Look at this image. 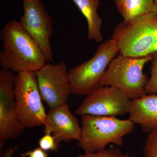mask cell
Segmentation results:
<instances>
[{
  "label": "cell",
  "mask_w": 157,
  "mask_h": 157,
  "mask_svg": "<svg viewBox=\"0 0 157 157\" xmlns=\"http://www.w3.org/2000/svg\"><path fill=\"white\" fill-rule=\"evenodd\" d=\"M0 67L17 73L36 72L48 63L45 55L19 21L12 20L1 31Z\"/></svg>",
  "instance_id": "obj_1"
},
{
  "label": "cell",
  "mask_w": 157,
  "mask_h": 157,
  "mask_svg": "<svg viewBox=\"0 0 157 157\" xmlns=\"http://www.w3.org/2000/svg\"><path fill=\"white\" fill-rule=\"evenodd\" d=\"M119 54L124 56L140 58L157 51V12L131 21H123L113 30Z\"/></svg>",
  "instance_id": "obj_2"
},
{
  "label": "cell",
  "mask_w": 157,
  "mask_h": 157,
  "mask_svg": "<svg viewBox=\"0 0 157 157\" xmlns=\"http://www.w3.org/2000/svg\"><path fill=\"white\" fill-rule=\"evenodd\" d=\"M81 121V138L77 146L84 153L94 152L110 143L121 147L124 136L135 128L130 119L124 120L113 116L85 115Z\"/></svg>",
  "instance_id": "obj_3"
},
{
  "label": "cell",
  "mask_w": 157,
  "mask_h": 157,
  "mask_svg": "<svg viewBox=\"0 0 157 157\" xmlns=\"http://www.w3.org/2000/svg\"><path fill=\"white\" fill-rule=\"evenodd\" d=\"M153 58V54L132 58L119 54L109 63L99 86L117 88L131 100L142 98L147 94L145 87L148 81L146 74L144 73V67Z\"/></svg>",
  "instance_id": "obj_4"
},
{
  "label": "cell",
  "mask_w": 157,
  "mask_h": 157,
  "mask_svg": "<svg viewBox=\"0 0 157 157\" xmlns=\"http://www.w3.org/2000/svg\"><path fill=\"white\" fill-rule=\"evenodd\" d=\"M15 111L25 128L44 126L47 113L42 102L36 72L17 73L15 76Z\"/></svg>",
  "instance_id": "obj_5"
},
{
  "label": "cell",
  "mask_w": 157,
  "mask_h": 157,
  "mask_svg": "<svg viewBox=\"0 0 157 157\" xmlns=\"http://www.w3.org/2000/svg\"><path fill=\"white\" fill-rule=\"evenodd\" d=\"M119 53L114 39L106 40L88 60L69 71L72 94L86 95L99 85L109 63Z\"/></svg>",
  "instance_id": "obj_6"
},
{
  "label": "cell",
  "mask_w": 157,
  "mask_h": 157,
  "mask_svg": "<svg viewBox=\"0 0 157 157\" xmlns=\"http://www.w3.org/2000/svg\"><path fill=\"white\" fill-rule=\"evenodd\" d=\"M86 96L75 110L76 115L115 117L130 111L131 99L117 88L99 85Z\"/></svg>",
  "instance_id": "obj_7"
},
{
  "label": "cell",
  "mask_w": 157,
  "mask_h": 157,
  "mask_svg": "<svg viewBox=\"0 0 157 157\" xmlns=\"http://www.w3.org/2000/svg\"><path fill=\"white\" fill-rule=\"evenodd\" d=\"M13 71L0 70V155H4L6 140H14L22 135L25 128L20 122L15 111Z\"/></svg>",
  "instance_id": "obj_8"
},
{
  "label": "cell",
  "mask_w": 157,
  "mask_h": 157,
  "mask_svg": "<svg viewBox=\"0 0 157 157\" xmlns=\"http://www.w3.org/2000/svg\"><path fill=\"white\" fill-rule=\"evenodd\" d=\"M24 13L19 22L37 43L48 61L53 62L50 39L53 34L51 15L46 11L41 0H31L23 3Z\"/></svg>",
  "instance_id": "obj_9"
},
{
  "label": "cell",
  "mask_w": 157,
  "mask_h": 157,
  "mask_svg": "<svg viewBox=\"0 0 157 157\" xmlns=\"http://www.w3.org/2000/svg\"><path fill=\"white\" fill-rule=\"evenodd\" d=\"M36 73L42 99L50 109L67 103L72 91L64 62L55 65L47 63Z\"/></svg>",
  "instance_id": "obj_10"
},
{
  "label": "cell",
  "mask_w": 157,
  "mask_h": 157,
  "mask_svg": "<svg viewBox=\"0 0 157 157\" xmlns=\"http://www.w3.org/2000/svg\"><path fill=\"white\" fill-rule=\"evenodd\" d=\"M44 126V134H52L59 147L63 141L76 140L78 142L81 138V127L77 118L71 112L67 103L49 109Z\"/></svg>",
  "instance_id": "obj_11"
},
{
  "label": "cell",
  "mask_w": 157,
  "mask_h": 157,
  "mask_svg": "<svg viewBox=\"0 0 157 157\" xmlns=\"http://www.w3.org/2000/svg\"><path fill=\"white\" fill-rule=\"evenodd\" d=\"M129 119L148 133L157 127V95L147 94L131 100Z\"/></svg>",
  "instance_id": "obj_12"
},
{
  "label": "cell",
  "mask_w": 157,
  "mask_h": 157,
  "mask_svg": "<svg viewBox=\"0 0 157 157\" xmlns=\"http://www.w3.org/2000/svg\"><path fill=\"white\" fill-rule=\"evenodd\" d=\"M84 15L88 25V39L98 42L103 40L102 20L98 13L99 0H71Z\"/></svg>",
  "instance_id": "obj_13"
},
{
  "label": "cell",
  "mask_w": 157,
  "mask_h": 157,
  "mask_svg": "<svg viewBox=\"0 0 157 157\" xmlns=\"http://www.w3.org/2000/svg\"><path fill=\"white\" fill-rule=\"evenodd\" d=\"M123 21H131L147 14L157 12L154 0H113Z\"/></svg>",
  "instance_id": "obj_14"
},
{
  "label": "cell",
  "mask_w": 157,
  "mask_h": 157,
  "mask_svg": "<svg viewBox=\"0 0 157 157\" xmlns=\"http://www.w3.org/2000/svg\"><path fill=\"white\" fill-rule=\"evenodd\" d=\"M143 153L144 157H157V127L147 135Z\"/></svg>",
  "instance_id": "obj_15"
},
{
  "label": "cell",
  "mask_w": 157,
  "mask_h": 157,
  "mask_svg": "<svg viewBox=\"0 0 157 157\" xmlns=\"http://www.w3.org/2000/svg\"><path fill=\"white\" fill-rule=\"evenodd\" d=\"M76 157H130V155L124 154L119 149L113 147L102 149L94 152L79 154Z\"/></svg>",
  "instance_id": "obj_16"
},
{
  "label": "cell",
  "mask_w": 157,
  "mask_h": 157,
  "mask_svg": "<svg viewBox=\"0 0 157 157\" xmlns=\"http://www.w3.org/2000/svg\"><path fill=\"white\" fill-rule=\"evenodd\" d=\"M153 56L150 68L151 76L145 86V90L147 94L157 95V51Z\"/></svg>",
  "instance_id": "obj_17"
},
{
  "label": "cell",
  "mask_w": 157,
  "mask_h": 157,
  "mask_svg": "<svg viewBox=\"0 0 157 157\" xmlns=\"http://www.w3.org/2000/svg\"><path fill=\"white\" fill-rule=\"evenodd\" d=\"M39 147L45 151H58L59 147L57 144L55 138L51 134H45V135L39 139Z\"/></svg>",
  "instance_id": "obj_18"
},
{
  "label": "cell",
  "mask_w": 157,
  "mask_h": 157,
  "mask_svg": "<svg viewBox=\"0 0 157 157\" xmlns=\"http://www.w3.org/2000/svg\"><path fill=\"white\" fill-rule=\"evenodd\" d=\"M21 157H49L46 151L40 147H36L32 150L28 151L21 154Z\"/></svg>",
  "instance_id": "obj_19"
},
{
  "label": "cell",
  "mask_w": 157,
  "mask_h": 157,
  "mask_svg": "<svg viewBox=\"0 0 157 157\" xmlns=\"http://www.w3.org/2000/svg\"><path fill=\"white\" fill-rule=\"evenodd\" d=\"M18 147L16 146L14 147H12L11 146L9 147V148L6 147L4 151V155L3 157H11L12 155L14 153V152L16 151V150L18 148Z\"/></svg>",
  "instance_id": "obj_20"
},
{
  "label": "cell",
  "mask_w": 157,
  "mask_h": 157,
  "mask_svg": "<svg viewBox=\"0 0 157 157\" xmlns=\"http://www.w3.org/2000/svg\"><path fill=\"white\" fill-rule=\"evenodd\" d=\"M23 3L26 2H29V1H30L31 0H22Z\"/></svg>",
  "instance_id": "obj_21"
},
{
  "label": "cell",
  "mask_w": 157,
  "mask_h": 157,
  "mask_svg": "<svg viewBox=\"0 0 157 157\" xmlns=\"http://www.w3.org/2000/svg\"><path fill=\"white\" fill-rule=\"evenodd\" d=\"M154 2L155 3L156 5L157 6V0H154Z\"/></svg>",
  "instance_id": "obj_22"
}]
</instances>
